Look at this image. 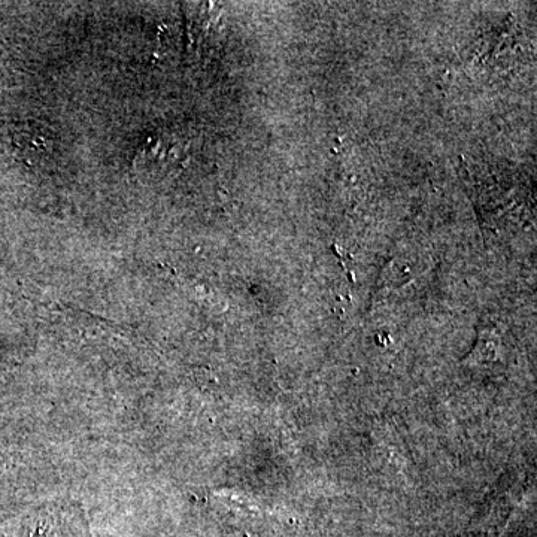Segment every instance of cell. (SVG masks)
Returning <instances> with one entry per match:
<instances>
[{
    "label": "cell",
    "mask_w": 537,
    "mask_h": 537,
    "mask_svg": "<svg viewBox=\"0 0 537 537\" xmlns=\"http://www.w3.org/2000/svg\"><path fill=\"white\" fill-rule=\"evenodd\" d=\"M472 361L475 363H493L497 360V344L494 341H482L479 339L475 350L472 351Z\"/></svg>",
    "instance_id": "cell-1"
}]
</instances>
